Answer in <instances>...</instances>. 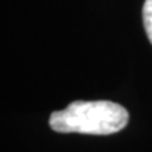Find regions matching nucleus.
Returning <instances> with one entry per match:
<instances>
[{
    "label": "nucleus",
    "mask_w": 152,
    "mask_h": 152,
    "mask_svg": "<svg viewBox=\"0 0 152 152\" xmlns=\"http://www.w3.org/2000/svg\"><path fill=\"white\" fill-rule=\"evenodd\" d=\"M130 114L121 104L96 100H77L66 109L54 111L49 117V127L56 132H77L92 135H110L128 124Z\"/></svg>",
    "instance_id": "obj_1"
},
{
    "label": "nucleus",
    "mask_w": 152,
    "mask_h": 152,
    "mask_svg": "<svg viewBox=\"0 0 152 152\" xmlns=\"http://www.w3.org/2000/svg\"><path fill=\"white\" fill-rule=\"evenodd\" d=\"M142 20H144V28L149 42L152 44V0H145L142 7Z\"/></svg>",
    "instance_id": "obj_2"
}]
</instances>
